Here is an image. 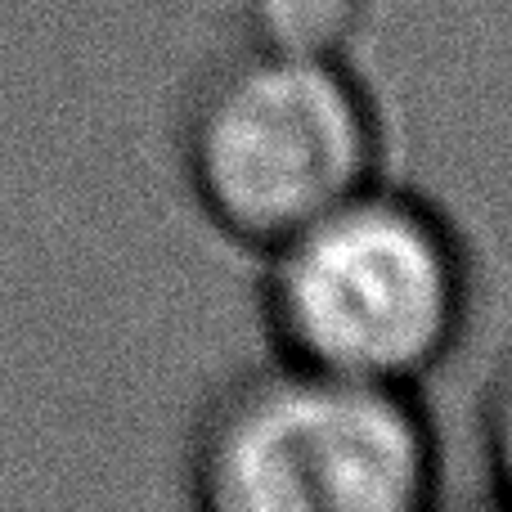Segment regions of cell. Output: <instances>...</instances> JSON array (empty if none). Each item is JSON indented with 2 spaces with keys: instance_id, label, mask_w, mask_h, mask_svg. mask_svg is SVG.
<instances>
[{
  "instance_id": "1",
  "label": "cell",
  "mask_w": 512,
  "mask_h": 512,
  "mask_svg": "<svg viewBox=\"0 0 512 512\" xmlns=\"http://www.w3.org/2000/svg\"><path fill=\"white\" fill-rule=\"evenodd\" d=\"M261 256V319L283 360L414 391L463 342L472 256L418 194L373 180Z\"/></svg>"
},
{
  "instance_id": "2",
  "label": "cell",
  "mask_w": 512,
  "mask_h": 512,
  "mask_svg": "<svg viewBox=\"0 0 512 512\" xmlns=\"http://www.w3.org/2000/svg\"><path fill=\"white\" fill-rule=\"evenodd\" d=\"M185 490L203 512H423L441 445L409 387L274 355L203 409Z\"/></svg>"
},
{
  "instance_id": "3",
  "label": "cell",
  "mask_w": 512,
  "mask_h": 512,
  "mask_svg": "<svg viewBox=\"0 0 512 512\" xmlns=\"http://www.w3.org/2000/svg\"><path fill=\"white\" fill-rule=\"evenodd\" d=\"M180 167L198 212L270 252L382 171V117L346 59L248 45L194 86Z\"/></svg>"
},
{
  "instance_id": "4",
  "label": "cell",
  "mask_w": 512,
  "mask_h": 512,
  "mask_svg": "<svg viewBox=\"0 0 512 512\" xmlns=\"http://www.w3.org/2000/svg\"><path fill=\"white\" fill-rule=\"evenodd\" d=\"M369 0H248L252 45L283 54L346 59Z\"/></svg>"
},
{
  "instance_id": "5",
  "label": "cell",
  "mask_w": 512,
  "mask_h": 512,
  "mask_svg": "<svg viewBox=\"0 0 512 512\" xmlns=\"http://www.w3.org/2000/svg\"><path fill=\"white\" fill-rule=\"evenodd\" d=\"M481 459L495 499L512 508V364L495 378L481 405Z\"/></svg>"
}]
</instances>
